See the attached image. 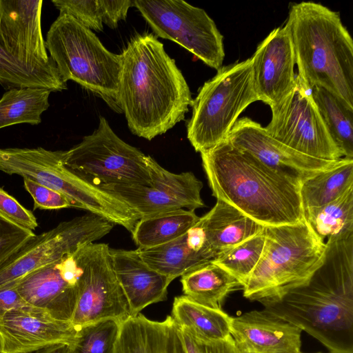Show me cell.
<instances>
[{
  "mask_svg": "<svg viewBox=\"0 0 353 353\" xmlns=\"http://www.w3.org/2000/svg\"><path fill=\"white\" fill-rule=\"evenodd\" d=\"M42 5V0H0V36L7 52L24 68L63 81L47 53Z\"/></svg>",
  "mask_w": 353,
  "mask_h": 353,
  "instance_id": "15",
  "label": "cell"
},
{
  "mask_svg": "<svg viewBox=\"0 0 353 353\" xmlns=\"http://www.w3.org/2000/svg\"><path fill=\"white\" fill-rule=\"evenodd\" d=\"M150 182L148 185H111L99 188L123 201L141 217L161 212L205 207L203 183L191 172H170L148 157Z\"/></svg>",
  "mask_w": 353,
  "mask_h": 353,
  "instance_id": "14",
  "label": "cell"
},
{
  "mask_svg": "<svg viewBox=\"0 0 353 353\" xmlns=\"http://www.w3.org/2000/svg\"><path fill=\"white\" fill-rule=\"evenodd\" d=\"M181 283L184 295L216 309H221L230 293L243 288L236 278L212 261L182 275Z\"/></svg>",
  "mask_w": 353,
  "mask_h": 353,
  "instance_id": "25",
  "label": "cell"
},
{
  "mask_svg": "<svg viewBox=\"0 0 353 353\" xmlns=\"http://www.w3.org/2000/svg\"><path fill=\"white\" fill-rule=\"evenodd\" d=\"M200 218L216 259L264 229V226L221 200H217L211 210Z\"/></svg>",
  "mask_w": 353,
  "mask_h": 353,
  "instance_id": "23",
  "label": "cell"
},
{
  "mask_svg": "<svg viewBox=\"0 0 353 353\" xmlns=\"http://www.w3.org/2000/svg\"><path fill=\"white\" fill-rule=\"evenodd\" d=\"M251 59L259 100L272 108L285 99L295 83L294 52L286 25L270 32Z\"/></svg>",
  "mask_w": 353,
  "mask_h": 353,
  "instance_id": "19",
  "label": "cell"
},
{
  "mask_svg": "<svg viewBox=\"0 0 353 353\" xmlns=\"http://www.w3.org/2000/svg\"><path fill=\"white\" fill-rule=\"evenodd\" d=\"M52 3L59 13L71 16L90 30H103L98 0H52Z\"/></svg>",
  "mask_w": 353,
  "mask_h": 353,
  "instance_id": "35",
  "label": "cell"
},
{
  "mask_svg": "<svg viewBox=\"0 0 353 353\" xmlns=\"http://www.w3.org/2000/svg\"><path fill=\"white\" fill-rule=\"evenodd\" d=\"M133 6L157 37L174 41L212 68L222 67L223 37L203 9L181 0H134Z\"/></svg>",
  "mask_w": 353,
  "mask_h": 353,
  "instance_id": "10",
  "label": "cell"
},
{
  "mask_svg": "<svg viewBox=\"0 0 353 353\" xmlns=\"http://www.w3.org/2000/svg\"><path fill=\"white\" fill-rule=\"evenodd\" d=\"M23 179L25 189L34 201V210H56L74 208L73 203L63 194L27 178Z\"/></svg>",
  "mask_w": 353,
  "mask_h": 353,
  "instance_id": "37",
  "label": "cell"
},
{
  "mask_svg": "<svg viewBox=\"0 0 353 353\" xmlns=\"http://www.w3.org/2000/svg\"><path fill=\"white\" fill-rule=\"evenodd\" d=\"M227 140L301 183L332 168L340 160L327 161L301 154L272 137L264 127L248 117L236 121Z\"/></svg>",
  "mask_w": 353,
  "mask_h": 353,
  "instance_id": "17",
  "label": "cell"
},
{
  "mask_svg": "<svg viewBox=\"0 0 353 353\" xmlns=\"http://www.w3.org/2000/svg\"><path fill=\"white\" fill-rule=\"evenodd\" d=\"M241 353H248V352H241ZM317 353H321V352H317Z\"/></svg>",
  "mask_w": 353,
  "mask_h": 353,
  "instance_id": "43",
  "label": "cell"
},
{
  "mask_svg": "<svg viewBox=\"0 0 353 353\" xmlns=\"http://www.w3.org/2000/svg\"><path fill=\"white\" fill-rule=\"evenodd\" d=\"M30 306L20 295L15 285H9L0 288V318L7 312Z\"/></svg>",
  "mask_w": 353,
  "mask_h": 353,
  "instance_id": "41",
  "label": "cell"
},
{
  "mask_svg": "<svg viewBox=\"0 0 353 353\" xmlns=\"http://www.w3.org/2000/svg\"><path fill=\"white\" fill-rule=\"evenodd\" d=\"M118 104L131 132L152 140L185 119L189 86L153 34H139L123 49Z\"/></svg>",
  "mask_w": 353,
  "mask_h": 353,
  "instance_id": "2",
  "label": "cell"
},
{
  "mask_svg": "<svg viewBox=\"0 0 353 353\" xmlns=\"http://www.w3.org/2000/svg\"><path fill=\"white\" fill-rule=\"evenodd\" d=\"M52 92L41 88H13L0 99V129L18 123L38 125L50 106Z\"/></svg>",
  "mask_w": 353,
  "mask_h": 353,
  "instance_id": "31",
  "label": "cell"
},
{
  "mask_svg": "<svg viewBox=\"0 0 353 353\" xmlns=\"http://www.w3.org/2000/svg\"><path fill=\"white\" fill-rule=\"evenodd\" d=\"M80 248L14 283L29 305L44 311L55 319L71 322L82 272Z\"/></svg>",
  "mask_w": 353,
  "mask_h": 353,
  "instance_id": "16",
  "label": "cell"
},
{
  "mask_svg": "<svg viewBox=\"0 0 353 353\" xmlns=\"http://www.w3.org/2000/svg\"><path fill=\"white\" fill-rule=\"evenodd\" d=\"M78 328L31 306L0 318V353H33L59 343L72 345Z\"/></svg>",
  "mask_w": 353,
  "mask_h": 353,
  "instance_id": "18",
  "label": "cell"
},
{
  "mask_svg": "<svg viewBox=\"0 0 353 353\" xmlns=\"http://www.w3.org/2000/svg\"><path fill=\"white\" fill-rule=\"evenodd\" d=\"M353 187V159L342 158L332 168L305 180L301 184L304 209L329 203Z\"/></svg>",
  "mask_w": 353,
  "mask_h": 353,
  "instance_id": "28",
  "label": "cell"
},
{
  "mask_svg": "<svg viewBox=\"0 0 353 353\" xmlns=\"http://www.w3.org/2000/svg\"><path fill=\"white\" fill-rule=\"evenodd\" d=\"M298 76L353 108V41L339 12L312 1L291 6L285 23Z\"/></svg>",
  "mask_w": 353,
  "mask_h": 353,
  "instance_id": "4",
  "label": "cell"
},
{
  "mask_svg": "<svg viewBox=\"0 0 353 353\" xmlns=\"http://www.w3.org/2000/svg\"><path fill=\"white\" fill-rule=\"evenodd\" d=\"M212 195L266 226L304 219L301 183L267 165L227 139L201 153Z\"/></svg>",
  "mask_w": 353,
  "mask_h": 353,
  "instance_id": "3",
  "label": "cell"
},
{
  "mask_svg": "<svg viewBox=\"0 0 353 353\" xmlns=\"http://www.w3.org/2000/svg\"><path fill=\"white\" fill-rule=\"evenodd\" d=\"M179 330L186 353H241L231 335L222 340L205 341L183 329Z\"/></svg>",
  "mask_w": 353,
  "mask_h": 353,
  "instance_id": "38",
  "label": "cell"
},
{
  "mask_svg": "<svg viewBox=\"0 0 353 353\" xmlns=\"http://www.w3.org/2000/svg\"><path fill=\"white\" fill-rule=\"evenodd\" d=\"M304 218L324 243L353 234V187L329 203L304 209Z\"/></svg>",
  "mask_w": 353,
  "mask_h": 353,
  "instance_id": "29",
  "label": "cell"
},
{
  "mask_svg": "<svg viewBox=\"0 0 353 353\" xmlns=\"http://www.w3.org/2000/svg\"><path fill=\"white\" fill-rule=\"evenodd\" d=\"M0 216L25 229L33 231L38 226L33 213L0 187Z\"/></svg>",
  "mask_w": 353,
  "mask_h": 353,
  "instance_id": "39",
  "label": "cell"
},
{
  "mask_svg": "<svg viewBox=\"0 0 353 353\" xmlns=\"http://www.w3.org/2000/svg\"><path fill=\"white\" fill-rule=\"evenodd\" d=\"M101 10L103 23L110 28H116L121 20H125L128 11L133 6V1L98 0Z\"/></svg>",
  "mask_w": 353,
  "mask_h": 353,
  "instance_id": "40",
  "label": "cell"
},
{
  "mask_svg": "<svg viewBox=\"0 0 353 353\" xmlns=\"http://www.w3.org/2000/svg\"><path fill=\"white\" fill-rule=\"evenodd\" d=\"M113 270L127 299L131 316L165 301L173 279L150 268L137 250L110 248Z\"/></svg>",
  "mask_w": 353,
  "mask_h": 353,
  "instance_id": "21",
  "label": "cell"
},
{
  "mask_svg": "<svg viewBox=\"0 0 353 353\" xmlns=\"http://www.w3.org/2000/svg\"><path fill=\"white\" fill-rule=\"evenodd\" d=\"M256 101L251 57L219 69L192 99L187 137L195 151H208L226 140L239 116Z\"/></svg>",
  "mask_w": 353,
  "mask_h": 353,
  "instance_id": "8",
  "label": "cell"
},
{
  "mask_svg": "<svg viewBox=\"0 0 353 353\" xmlns=\"http://www.w3.org/2000/svg\"><path fill=\"white\" fill-rule=\"evenodd\" d=\"M34 235L0 216V267Z\"/></svg>",
  "mask_w": 353,
  "mask_h": 353,
  "instance_id": "36",
  "label": "cell"
},
{
  "mask_svg": "<svg viewBox=\"0 0 353 353\" xmlns=\"http://www.w3.org/2000/svg\"><path fill=\"white\" fill-rule=\"evenodd\" d=\"M199 219L194 210L185 209L141 217L131 232L132 239L137 248L157 247L181 236Z\"/></svg>",
  "mask_w": 353,
  "mask_h": 353,
  "instance_id": "26",
  "label": "cell"
},
{
  "mask_svg": "<svg viewBox=\"0 0 353 353\" xmlns=\"http://www.w3.org/2000/svg\"><path fill=\"white\" fill-rule=\"evenodd\" d=\"M114 353H186L171 316L161 321L139 314L121 323Z\"/></svg>",
  "mask_w": 353,
  "mask_h": 353,
  "instance_id": "22",
  "label": "cell"
},
{
  "mask_svg": "<svg viewBox=\"0 0 353 353\" xmlns=\"http://www.w3.org/2000/svg\"><path fill=\"white\" fill-rule=\"evenodd\" d=\"M171 314L179 328L199 339L217 341L230 335V316L222 309L199 303L185 295L174 298Z\"/></svg>",
  "mask_w": 353,
  "mask_h": 353,
  "instance_id": "24",
  "label": "cell"
},
{
  "mask_svg": "<svg viewBox=\"0 0 353 353\" xmlns=\"http://www.w3.org/2000/svg\"><path fill=\"white\" fill-rule=\"evenodd\" d=\"M311 94L333 141L343 157L353 159V108L322 88H312Z\"/></svg>",
  "mask_w": 353,
  "mask_h": 353,
  "instance_id": "30",
  "label": "cell"
},
{
  "mask_svg": "<svg viewBox=\"0 0 353 353\" xmlns=\"http://www.w3.org/2000/svg\"><path fill=\"white\" fill-rule=\"evenodd\" d=\"M148 157L120 139L101 116L91 134L63 151V162L75 174L98 188L148 185L150 182Z\"/></svg>",
  "mask_w": 353,
  "mask_h": 353,
  "instance_id": "9",
  "label": "cell"
},
{
  "mask_svg": "<svg viewBox=\"0 0 353 353\" xmlns=\"http://www.w3.org/2000/svg\"><path fill=\"white\" fill-rule=\"evenodd\" d=\"M34 353H73L72 345L59 343L37 351Z\"/></svg>",
  "mask_w": 353,
  "mask_h": 353,
  "instance_id": "42",
  "label": "cell"
},
{
  "mask_svg": "<svg viewBox=\"0 0 353 353\" xmlns=\"http://www.w3.org/2000/svg\"><path fill=\"white\" fill-rule=\"evenodd\" d=\"M264 234L261 256L243 288L245 298L262 305L305 284L322 264L326 248L305 218L264 227Z\"/></svg>",
  "mask_w": 353,
  "mask_h": 353,
  "instance_id": "5",
  "label": "cell"
},
{
  "mask_svg": "<svg viewBox=\"0 0 353 353\" xmlns=\"http://www.w3.org/2000/svg\"><path fill=\"white\" fill-rule=\"evenodd\" d=\"M325 244L323 261L305 284L263 305L330 353H353V234Z\"/></svg>",
  "mask_w": 353,
  "mask_h": 353,
  "instance_id": "1",
  "label": "cell"
},
{
  "mask_svg": "<svg viewBox=\"0 0 353 353\" xmlns=\"http://www.w3.org/2000/svg\"><path fill=\"white\" fill-rule=\"evenodd\" d=\"M302 330L265 310L231 316L230 335L240 352L303 353Z\"/></svg>",
  "mask_w": 353,
  "mask_h": 353,
  "instance_id": "20",
  "label": "cell"
},
{
  "mask_svg": "<svg viewBox=\"0 0 353 353\" xmlns=\"http://www.w3.org/2000/svg\"><path fill=\"white\" fill-rule=\"evenodd\" d=\"M141 259L150 268L173 280L196 268L211 262L190 243L187 232L157 247L137 249Z\"/></svg>",
  "mask_w": 353,
  "mask_h": 353,
  "instance_id": "27",
  "label": "cell"
},
{
  "mask_svg": "<svg viewBox=\"0 0 353 353\" xmlns=\"http://www.w3.org/2000/svg\"><path fill=\"white\" fill-rule=\"evenodd\" d=\"M45 41L64 82L77 83L121 112L118 104L121 54L109 51L92 30L64 13L52 23Z\"/></svg>",
  "mask_w": 353,
  "mask_h": 353,
  "instance_id": "6",
  "label": "cell"
},
{
  "mask_svg": "<svg viewBox=\"0 0 353 353\" xmlns=\"http://www.w3.org/2000/svg\"><path fill=\"white\" fill-rule=\"evenodd\" d=\"M62 150L0 148V170L32 179L65 195L74 208L119 225L130 232L139 216L123 201L88 183L63 162Z\"/></svg>",
  "mask_w": 353,
  "mask_h": 353,
  "instance_id": "7",
  "label": "cell"
},
{
  "mask_svg": "<svg viewBox=\"0 0 353 353\" xmlns=\"http://www.w3.org/2000/svg\"><path fill=\"white\" fill-rule=\"evenodd\" d=\"M121 323L106 319L78 328L73 353H114Z\"/></svg>",
  "mask_w": 353,
  "mask_h": 353,
  "instance_id": "34",
  "label": "cell"
},
{
  "mask_svg": "<svg viewBox=\"0 0 353 353\" xmlns=\"http://www.w3.org/2000/svg\"><path fill=\"white\" fill-rule=\"evenodd\" d=\"M110 247L92 243L79 249L82 272L71 323L77 328L114 319L122 323L130 316L125 296L113 270Z\"/></svg>",
  "mask_w": 353,
  "mask_h": 353,
  "instance_id": "13",
  "label": "cell"
},
{
  "mask_svg": "<svg viewBox=\"0 0 353 353\" xmlns=\"http://www.w3.org/2000/svg\"><path fill=\"white\" fill-rule=\"evenodd\" d=\"M264 229L212 261L236 278L243 288L263 252Z\"/></svg>",
  "mask_w": 353,
  "mask_h": 353,
  "instance_id": "32",
  "label": "cell"
},
{
  "mask_svg": "<svg viewBox=\"0 0 353 353\" xmlns=\"http://www.w3.org/2000/svg\"><path fill=\"white\" fill-rule=\"evenodd\" d=\"M271 110L272 119L265 129L274 139L313 158L327 161L343 158L318 110L311 90L298 75L290 93Z\"/></svg>",
  "mask_w": 353,
  "mask_h": 353,
  "instance_id": "12",
  "label": "cell"
},
{
  "mask_svg": "<svg viewBox=\"0 0 353 353\" xmlns=\"http://www.w3.org/2000/svg\"><path fill=\"white\" fill-rule=\"evenodd\" d=\"M114 226L107 219L88 212L35 234L0 267V288L15 283L83 245L94 243L107 235Z\"/></svg>",
  "mask_w": 353,
  "mask_h": 353,
  "instance_id": "11",
  "label": "cell"
},
{
  "mask_svg": "<svg viewBox=\"0 0 353 353\" xmlns=\"http://www.w3.org/2000/svg\"><path fill=\"white\" fill-rule=\"evenodd\" d=\"M0 85L8 90L23 88H41L51 92L67 89V83L24 68L7 52L0 36Z\"/></svg>",
  "mask_w": 353,
  "mask_h": 353,
  "instance_id": "33",
  "label": "cell"
}]
</instances>
